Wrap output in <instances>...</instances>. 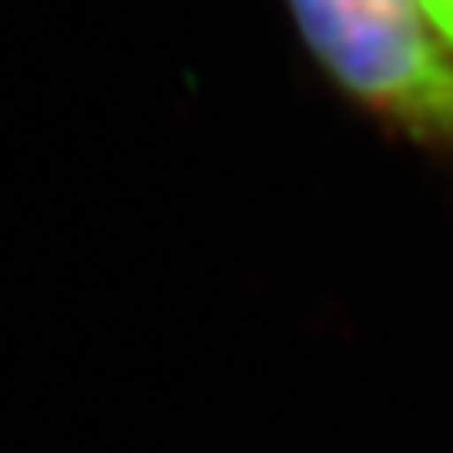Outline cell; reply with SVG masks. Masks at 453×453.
Returning <instances> with one entry per match:
<instances>
[{
    "mask_svg": "<svg viewBox=\"0 0 453 453\" xmlns=\"http://www.w3.org/2000/svg\"><path fill=\"white\" fill-rule=\"evenodd\" d=\"M312 65L353 108L453 165V54L420 0H286Z\"/></svg>",
    "mask_w": 453,
    "mask_h": 453,
    "instance_id": "obj_1",
    "label": "cell"
},
{
    "mask_svg": "<svg viewBox=\"0 0 453 453\" xmlns=\"http://www.w3.org/2000/svg\"><path fill=\"white\" fill-rule=\"evenodd\" d=\"M423 14L434 24L437 37L447 44V50L453 54V0H420Z\"/></svg>",
    "mask_w": 453,
    "mask_h": 453,
    "instance_id": "obj_2",
    "label": "cell"
}]
</instances>
